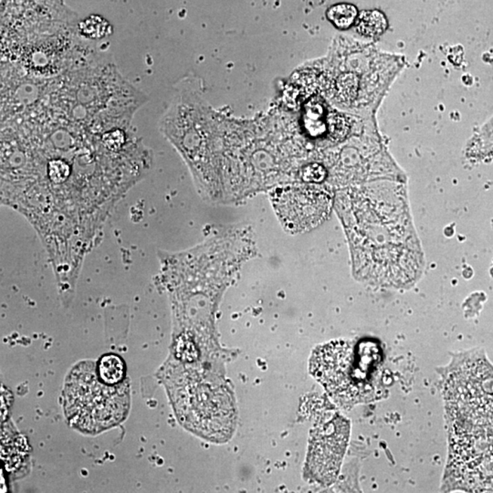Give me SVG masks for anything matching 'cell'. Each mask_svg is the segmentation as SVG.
<instances>
[{
  "label": "cell",
  "instance_id": "6da1fadb",
  "mask_svg": "<svg viewBox=\"0 0 493 493\" xmlns=\"http://www.w3.org/2000/svg\"><path fill=\"white\" fill-rule=\"evenodd\" d=\"M146 177L139 151L54 116L1 127V203L23 216L48 252L61 303L120 200Z\"/></svg>",
  "mask_w": 493,
  "mask_h": 493
},
{
  "label": "cell",
  "instance_id": "7a4b0ae2",
  "mask_svg": "<svg viewBox=\"0 0 493 493\" xmlns=\"http://www.w3.org/2000/svg\"><path fill=\"white\" fill-rule=\"evenodd\" d=\"M399 181L340 196L350 203L345 226L357 274L373 285L406 288L420 277L424 261L406 187Z\"/></svg>",
  "mask_w": 493,
  "mask_h": 493
},
{
  "label": "cell",
  "instance_id": "3957f363",
  "mask_svg": "<svg viewBox=\"0 0 493 493\" xmlns=\"http://www.w3.org/2000/svg\"><path fill=\"white\" fill-rule=\"evenodd\" d=\"M146 101L115 63L96 54L54 79L51 110L58 118L103 132L131 127L135 113Z\"/></svg>",
  "mask_w": 493,
  "mask_h": 493
},
{
  "label": "cell",
  "instance_id": "277c9868",
  "mask_svg": "<svg viewBox=\"0 0 493 493\" xmlns=\"http://www.w3.org/2000/svg\"><path fill=\"white\" fill-rule=\"evenodd\" d=\"M130 382L109 386L97 375L94 362L73 366L64 384L63 411L70 426L95 435L115 428L127 418L131 404Z\"/></svg>",
  "mask_w": 493,
  "mask_h": 493
},
{
  "label": "cell",
  "instance_id": "5b68a950",
  "mask_svg": "<svg viewBox=\"0 0 493 493\" xmlns=\"http://www.w3.org/2000/svg\"><path fill=\"white\" fill-rule=\"evenodd\" d=\"M372 344L337 341L319 347L311 358V372L337 401L356 404L372 393V374L380 357Z\"/></svg>",
  "mask_w": 493,
  "mask_h": 493
},
{
  "label": "cell",
  "instance_id": "8992f818",
  "mask_svg": "<svg viewBox=\"0 0 493 493\" xmlns=\"http://www.w3.org/2000/svg\"><path fill=\"white\" fill-rule=\"evenodd\" d=\"M1 125L37 121L51 115L54 79H43L2 61Z\"/></svg>",
  "mask_w": 493,
  "mask_h": 493
},
{
  "label": "cell",
  "instance_id": "52a82bcc",
  "mask_svg": "<svg viewBox=\"0 0 493 493\" xmlns=\"http://www.w3.org/2000/svg\"><path fill=\"white\" fill-rule=\"evenodd\" d=\"M271 201L280 223L291 233L314 229L331 213L334 196L317 184L299 185L277 189Z\"/></svg>",
  "mask_w": 493,
  "mask_h": 493
},
{
  "label": "cell",
  "instance_id": "ba28073f",
  "mask_svg": "<svg viewBox=\"0 0 493 493\" xmlns=\"http://www.w3.org/2000/svg\"><path fill=\"white\" fill-rule=\"evenodd\" d=\"M349 437V424L341 417L313 430L306 474L322 485L337 479Z\"/></svg>",
  "mask_w": 493,
  "mask_h": 493
},
{
  "label": "cell",
  "instance_id": "9c48e42d",
  "mask_svg": "<svg viewBox=\"0 0 493 493\" xmlns=\"http://www.w3.org/2000/svg\"><path fill=\"white\" fill-rule=\"evenodd\" d=\"M97 375L103 383L109 386L121 384L125 380V363L118 354H104L99 360Z\"/></svg>",
  "mask_w": 493,
  "mask_h": 493
},
{
  "label": "cell",
  "instance_id": "30bf717a",
  "mask_svg": "<svg viewBox=\"0 0 493 493\" xmlns=\"http://www.w3.org/2000/svg\"><path fill=\"white\" fill-rule=\"evenodd\" d=\"M77 33L86 41H101L112 35L113 27L106 18L92 15L76 25Z\"/></svg>",
  "mask_w": 493,
  "mask_h": 493
},
{
  "label": "cell",
  "instance_id": "8fae6325",
  "mask_svg": "<svg viewBox=\"0 0 493 493\" xmlns=\"http://www.w3.org/2000/svg\"><path fill=\"white\" fill-rule=\"evenodd\" d=\"M387 21L380 11H363L357 21L356 30L360 34L370 38L382 35L386 32Z\"/></svg>",
  "mask_w": 493,
  "mask_h": 493
},
{
  "label": "cell",
  "instance_id": "7c38bea8",
  "mask_svg": "<svg viewBox=\"0 0 493 493\" xmlns=\"http://www.w3.org/2000/svg\"><path fill=\"white\" fill-rule=\"evenodd\" d=\"M327 17L338 29L347 30L356 21L357 9L353 5L339 4L329 9Z\"/></svg>",
  "mask_w": 493,
  "mask_h": 493
},
{
  "label": "cell",
  "instance_id": "4fadbf2b",
  "mask_svg": "<svg viewBox=\"0 0 493 493\" xmlns=\"http://www.w3.org/2000/svg\"><path fill=\"white\" fill-rule=\"evenodd\" d=\"M358 77L353 73L344 74L338 80L337 88L339 95L343 100L349 101L356 97L358 91Z\"/></svg>",
  "mask_w": 493,
  "mask_h": 493
},
{
  "label": "cell",
  "instance_id": "5bb4252c",
  "mask_svg": "<svg viewBox=\"0 0 493 493\" xmlns=\"http://www.w3.org/2000/svg\"><path fill=\"white\" fill-rule=\"evenodd\" d=\"M303 180L308 183L318 184L323 182L327 177L326 169L319 164H312L307 166L304 169L301 174Z\"/></svg>",
  "mask_w": 493,
  "mask_h": 493
}]
</instances>
